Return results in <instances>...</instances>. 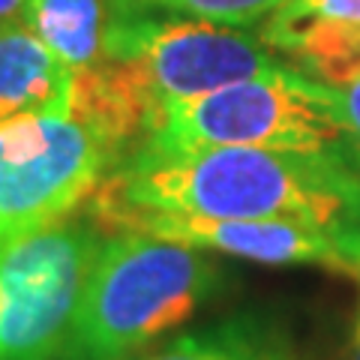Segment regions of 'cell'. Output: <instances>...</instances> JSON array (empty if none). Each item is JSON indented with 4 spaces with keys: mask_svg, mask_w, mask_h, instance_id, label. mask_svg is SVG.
Here are the masks:
<instances>
[{
    "mask_svg": "<svg viewBox=\"0 0 360 360\" xmlns=\"http://www.w3.org/2000/svg\"><path fill=\"white\" fill-rule=\"evenodd\" d=\"M90 213L96 222L115 213L295 219L360 250V177L333 156L141 141L90 195Z\"/></svg>",
    "mask_w": 360,
    "mask_h": 360,
    "instance_id": "1",
    "label": "cell"
},
{
    "mask_svg": "<svg viewBox=\"0 0 360 360\" xmlns=\"http://www.w3.org/2000/svg\"><path fill=\"white\" fill-rule=\"evenodd\" d=\"M333 108L342 129V160L360 177V75L345 84H336Z\"/></svg>",
    "mask_w": 360,
    "mask_h": 360,
    "instance_id": "13",
    "label": "cell"
},
{
    "mask_svg": "<svg viewBox=\"0 0 360 360\" xmlns=\"http://www.w3.org/2000/svg\"><path fill=\"white\" fill-rule=\"evenodd\" d=\"M111 229L144 231L162 240L195 246L205 252L246 258L258 264H319L340 274H357L360 250L319 225L295 219H207L180 213H115L103 219Z\"/></svg>",
    "mask_w": 360,
    "mask_h": 360,
    "instance_id": "7",
    "label": "cell"
},
{
    "mask_svg": "<svg viewBox=\"0 0 360 360\" xmlns=\"http://www.w3.org/2000/svg\"><path fill=\"white\" fill-rule=\"evenodd\" d=\"M141 141L153 148H262L342 160L330 84L291 66L162 108Z\"/></svg>",
    "mask_w": 360,
    "mask_h": 360,
    "instance_id": "3",
    "label": "cell"
},
{
    "mask_svg": "<svg viewBox=\"0 0 360 360\" xmlns=\"http://www.w3.org/2000/svg\"><path fill=\"white\" fill-rule=\"evenodd\" d=\"M357 276H360V270H357Z\"/></svg>",
    "mask_w": 360,
    "mask_h": 360,
    "instance_id": "16",
    "label": "cell"
},
{
    "mask_svg": "<svg viewBox=\"0 0 360 360\" xmlns=\"http://www.w3.org/2000/svg\"><path fill=\"white\" fill-rule=\"evenodd\" d=\"M75 72L25 21L0 27V120L72 105Z\"/></svg>",
    "mask_w": 360,
    "mask_h": 360,
    "instance_id": "9",
    "label": "cell"
},
{
    "mask_svg": "<svg viewBox=\"0 0 360 360\" xmlns=\"http://www.w3.org/2000/svg\"><path fill=\"white\" fill-rule=\"evenodd\" d=\"M99 243L82 219L0 240V360H63Z\"/></svg>",
    "mask_w": 360,
    "mask_h": 360,
    "instance_id": "6",
    "label": "cell"
},
{
    "mask_svg": "<svg viewBox=\"0 0 360 360\" xmlns=\"http://www.w3.org/2000/svg\"><path fill=\"white\" fill-rule=\"evenodd\" d=\"M141 360H297L288 336L255 315L184 333Z\"/></svg>",
    "mask_w": 360,
    "mask_h": 360,
    "instance_id": "11",
    "label": "cell"
},
{
    "mask_svg": "<svg viewBox=\"0 0 360 360\" xmlns=\"http://www.w3.org/2000/svg\"><path fill=\"white\" fill-rule=\"evenodd\" d=\"M115 18L129 15H186L217 25L252 27L274 15L285 0H108Z\"/></svg>",
    "mask_w": 360,
    "mask_h": 360,
    "instance_id": "12",
    "label": "cell"
},
{
    "mask_svg": "<svg viewBox=\"0 0 360 360\" xmlns=\"http://www.w3.org/2000/svg\"><path fill=\"white\" fill-rule=\"evenodd\" d=\"M21 21L70 72H87L105 60L115 13L108 0H27Z\"/></svg>",
    "mask_w": 360,
    "mask_h": 360,
    "instance_id": "10",
    "label": "cell"
},
{
    "mask_svg": "<svg viewBox=\"0 0 360 360\" xmlns=\"http://www.w3.org/2000/svg\"><path fill=\"white\" fill-rule=\"evenodd\" d=\"M342 360H360V321L352 333V340H348V348H345V357Z\"/></svg>",
    "mask_w": 360,
    "mask_h": 360,
    "instance_id": "15",
    "label": "cell"
},
{
    "mask_svg": "<svg viewBox=\"0 0 360 360\" xmlns=\"http://www.w3.org/2000/svg\"><path fill=\"white\" fill-rule=\"evenodd\" d=\"M25 9H27V0H0V27L21 21Z\"/></svg>",
    "mask_w": 360,
    "mask_h": 360,
    "instance_id": "14",
    "label": "cell"
},
{
    "mask_svg": "<svg viewBox=\"0 0 360 360\" xmlns=\"http://www.w3.org/2000/svg\"><path fill=\"white\" fill-rule=\"evenodd\" d=\"M123 160L70 108L0 120V240L66 219Z\"/></svg>",
    "mask_w": 360,
    "mask_h": 360,
    "instance_id": "5",
    "label": "cell"
},
{
    "mask_svg": "<svg viewBox=\"0 0 360 360\" xmlns=\"http://www.w3.org/2000/svg\"><path fill=\"white\" fill-rule=\"evenodd\" d=\"M105 60L141 99L150 123L174 103L288 66L262 30L186 15L115 18Z\"/></svg>",
    "mask_w": 360,
    "mask_h": 360,
    "instance_id": "4",
    "label": "cell"
},
{
    "mask_svg": "<svg viewBox=\"0 0 360 360\" xmlns=\"http://www.w3.org/2000/svg\"><path fill=\"white\" fill-rule=\"evenodd\" d=\"M205 250L120 229L99 243L63 360H127L198 312L219 288Z\"/></svg>",
    "mask_w": 360,
    "mask_h": 360,
    "instance_id": "2",
    "label": "cell"
},
{
    "mask_svg": "<svg viewBox=\"0 0 360 360\" xmlns=\"http://www.w3.org/2000/svg\"><path fill=\"white\" fill-rule=\"evenodd\" d=\"M258 30L291 70L321 84L360 75V0H285Z\"/></svg>",
    "mask_w": 360,
    "mask_h": 360,
    "instance_id": "8",
    "label": "cell"
}]
</instances>
